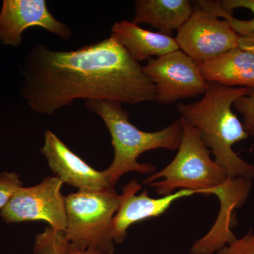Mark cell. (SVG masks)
<instances>
[{
    "label": "cell",
    "instance_id": "cell-1",
    "mask_svg": "<svg viewBox=\"0 0 254 254\" xmlns=\"http://www.w3.org/2000/svg\"><path fill=\"white\" fill-rule=\"evenodd\" d=\"M21 71L22 98L43 115H53L76 100L133 105L156 97L143 66L111 36L71 51H54L38 43Z\"/></svg>",
    "mask_w": 254,
    "mask_h": 254
},
{
    "label": "cell",
    "instance_id": "cell-2",
    "mask_svg": "<svg viewBox=\"0 0 254 254\" xmlns=\"http://www.w3.org/2000/svg\"><path fill=\"white\" fill-rule=\"evenodd\" d=\"M183 133L180 148L171 163L147 177L144 185L154 187L159 195H167L176 190H194L196 193L216 195L220 200V215L233 214L245 203L252 181L232 179L210 156L199 131L180 118Z\"/></svg>",
    "mask_w": 254,
    "mask_h": 254
},
{
    "label": "cell",
    "instance_id": "cell-3",
    "mask_svg": "<svg viewBox=\"0 0 254 254\" xmlns=\"http://www.w3.org/2000/svg\"><path fill=\"white\" fill-rule=\"evenodd\" d=\"M251 88H234L208 82L203 98L193 103L177 106L181 118L199 131L215 161L225 169L232 179H254V165L247 163L234 151L235 143L249 137L243 124L232 110L240 97L248 95Z\"/></svg>",
    "mask_w": 254,
    "mask_h": 254
},
{
    "label": "cell",
    "instance_id": "cell-4",
    "mask_svg": "<svg viewBox=\"0 0 254 254\" xmlns=\"http://www.w3.org/2000/svg\"><path fill=\"white\" fill-rule=\"evenodd\" d=\"M85 106L103 120L109 130L115 155L109 168L103 171L113 187L119 179L130 172L155 173V167L138 163V157L149 150L165 148L177 150L181 143L183 127L179 119L160 131L146 132L138 129L130 122L129 113L123 104L106 100H86Z\"/></svg>",
    "mask_w": 254,
    "mask_h": 254
},
{
    "label": "cell",
    "instance_id": "cell-5",
    "mask_svg": "<svg viewBox=\"0 0 254 254\" xmlns=\"http://www.w3.org/2000/svg\"><path fill=\"white\" fill-rule=\"evenodd\" d=\"M123 200L114 187L98 190H79L65 198L66 240L113 254L111 225Z\"/></svg>",
    "mask_w": 254,
    "mask_h": 254
},
{
    "label": "cell",
    "instance_id": "cell-6",
    "mask_svg": "<svg viewBox=\"0 0 254 254\" xmlns=\"http://www.w3.org/2000/svg\"><path fill=\"white\" fill-rule=\"evenodd\" d=\"M143 69L154 84L155 100L161 105L204 95L208 90L199 65L180 50L152 58Z\"/></svg>",
    "mask_w": 254,
    "mask_h": 254
},
{
    "label": "cell",
    "instance_id": "cell-7",
    "mask_svg": "<svg viewBox=\"0 0 254 254\" xmlns=\"http://www.w3.org/2000/svg\"><path fill=\"white\" fill-rule=\"evenodd\" d=\"M63 182L58 177H48L39 185L20 187L1 210L7 223L45 221L55 231H66L65 198L61 193Z\"/></svg>",
    "mask_w": 254,
    "mask_h": 254
},
{
    "label": "cell",
    "instance_id": "cell-8",
    "mask_svg": "<svg viewBox=\"0 0 254 254\" xmlns=\"http://www.w3.org/2000/svg\"><path fill=\"white\" fill-rule=\"evenodd\" d=\"M238 38L226 20L196 9L177 31L175 40L180 50L200 65L238 48Z\"/></svg>",
    "mask_w": 254,
    "mask_h": 254
},
{
    "label": "cell",
    "instance_id": "cell-9",
    "mask_svg": "<svg viewBox=\"0 0 254 254\" xmlns=\"http://www.w3.org/2000/svg\"><path fill=\"white\" fill-rule=\"evenodd\" d=\"M42 28L64 40L69 39L72 30L54 17L46 0H4L0 11V41L18 48L28 28Z\"/></svg>",
    "mask_w": 254,
    "mask_h": 254
},
{
    "label": "cell",
    "instance_id": "cell-10",
    "mask_svg": "<svg viewBox=\"0 0 254 254\" xmlns=\"http://www.w3.org/2000/svg\"><path fill=\"white\" fill-rule=\"evenodd\" d=\"M141 188L137 180H133L124 187L123 200L111 225V236L115 243H121L125 240L127 230L133 224L160 216L175 200L196 193L194 190H183L154 198L150 197L147 190L136 195Z\"/></svg>",
    "mask_w": 254,
    "mask_h": 254
},
{
    "label": "cell",
    "instance_id": "cell-11",
    "mask_svg": "<svg viewBox=\"0 0 254 254\" xmlns=\"http://www.w3.org/2000/svg\"><path fill=\"white\" fill-rule=\"evenodd\" d=\"M41 151L52 171L57 174L63 183L79 190H98L114 187L103 171H97L88 165L51 131L45 133L44 145Z\"/></svg>",
    "mask_w": 254,
    "mask_h": 254
},
{
    "label": "cell",
    "instance_id": "cell-12",
    "mask_svg": "<svg viewBox=\"0 0 254 254\" xmlns=\"http://www.w3.org/2000/svg\"><path fill=\"white\" fill-rule=\"evenodd\" d=\"M111 37L138 63L180 50L173 36L144 29L127 20L114 23Z\"/></svg>",
    "mask_w": 254,
    "mask_h": 254
},
{
    "label": "cell",
    "instance_id": "cell-13",
    "mask_svg": "<svg viewBox=\"0 0 254 254\" xmlns=\"http://www.w3.org/2000/svg\"><path fill=\"white\" fill-rule=\"evenodd\" d=\"M205 81L223 86L254 88V54L234 48L199 65Z\"/></svg>",
    "mask_w": 254,
    "mask_h": 254
},
{
    "label": "cell",
    "instance_id": "cell-14",
    "mask_svg": "<svg viewBox=\"0 0 254 254\" xmlns=\"http://www.w3.org/2000/svg\"><path fill=\"white\" fill-rule=\"evenodd\" d=\"M134 7L132 22L150 25L170 36L174 30L178 31L183 26L193 11L188 0H137Z\"/></svg>",
    "mask_w": 254,
    "mask_h": 254
},
{
    "label": "cell",
    "instance_id": "cell-15",
    "mask_svg": "<svg viewBox=\"0 0 254 254\" xmlns=\"http://www.w3.org/2000/svg\"><path fill=\"white\" fill-rule=\"evenodd\" d=\"M200 9L226 20L238 35L254 32V0L197 1Z\"/></svg>",
    "mask_w": 254,
    "mask_h": 254
},
{
    "label": "cell",
    "instance_id": "cell-16",
    "mask_svg": "<svg viewBox=\"0 0 254 254\" xmlns=\"http://www.w3.org/2000/svg\"><path fill=\"white\" fill-rule=\"evenodd\" d=\"M67 244L64 232L47 227L46 231L37 235L33 252L35 254H65Z\"/></svg>",
    "mask_w": 254,
    "mask_h": 254
},
{
    "label": "cell",
    "instance_id": "cell-17",
    "mask_svg": "<svg viewBox=\"0 0 254 254\" xmlns=\"http://www.w3.org/2000/svg\"><path fill=\"white\" fill-rule=\"evenodd\" d=\"M235 109L243 116V125L249 136L254 138V88L248 95L240 97L233 105Z\"/></svg>",
    "mask_w": 254,
    "mask_h": 254
},
{
    "label": "cell",
    "instance_id": "cell-18",
    "mask_svg": "<svg viewBox=\"0 0 254 254\" xmlns=\"http://www.w3.org/2000/svg\"><path fill=\"white\" fill-rule=\"evenodd\" d=\"M22 185L16 173H4L0 175V209L2 210L6 206Z\"/></svg>",
    "mask_w": 254,
    "mask_h": 254
},
{
    "label": "cell",
    "instance_id": "cell-19",
    "mask_svg": "<svg viewBox=\"0 0 254 254\" xmlns=\"http://www.w3.org/2000/svg\"><path fill=\"white\" fill-rule=\"evenodd\" d=\"M217 254H254V235L250 233L236 239L217 252Z\"/></svg>",
    "mask_w": 254,
    "mask_h": 254
},
{
    "label": "cell",
    "instance_id": "cell-20",
    "mask_svg": "<svg viewBox=\"0 0 254 254\" xmlns=\"http://www.w3.org/2000/svg\"><path fill=\"white\" fill-rule=\"evenodd\" d=\"M65 254H104L93 247H83L76 244L68 242Z\"/></svg>",
    "mask_w": 254,
    "mask_h": 254
},
{
    "label": "cell",
    "instance_id": "cell-21",
    "mask_svg": "<svg viewBox=\"0 0 254 254\" xmlns=\"http://www.w3.org/2000/svg\"><path fill=\"white\" fill-rule=\"evenodd\" d=\"M238 48L254 54V32L246 35H239Z\"/></svg>",
    "mask_w": 254,
    "mask_h": 254
}]
</instances>
